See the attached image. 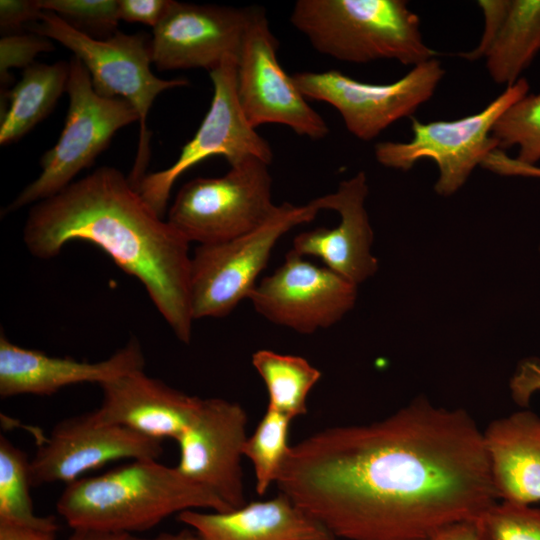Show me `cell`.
Instances as JSON below:
<instances>
[{"label": "cell", "mask_w": 540, "mask_h": 540, "mask_svg": "<svg viewBox=\"0 0 540 540\" xmlns=\"http://www.w3.org/2000/svg\"><path fill=\"white\" fill-rule=\"evenodd\" d=\"M528 92L529 83L520 78L475 114L427 123L412 116V138L407 142L377 143L375 158L385 167L402 171L410 170L421 159H431L439 171L435 191L444 197L451 196L464 185L474 168L498 149L491 136L495 122Z\"/></svg>", "instance_id": "obj_9"}, {"label": "cell", "mask_w": 540, "mask_h": 540, "mask_svg": "<svg viewBox=\"0 0 540 540\" xmlns=\"http://www.w3.org/2000/svg\"><path fill=\"white\" fill-rule=\"evenodd\" d=\"M498 500L531 505L540 501V417L521 410L493 420L483 431Z\"/></svg>", "instance_id": "obj_21"}, {"label": "cell", "mask_w": 540, "mask_h": 540, "mask_svg": "<svg viewBox=\"0 0 540 540\" xmlns=\"http://www.w3.org/2000/svg\"><path fill=\"white\" fill-rule=\"evenodd\" d=\"M291 418L267 408L252 435L248 436L243 447L255 472L256 492L263 495L275 483L291 446L288 444Z\"/></svg>", "instance_id": "obj_26"}, {"label": "cell", "mask_w": 540, "mask_h": 540, "mask_svg": "<svg viewBox=\"0 0 540 540\" xmlns=\"http://www.w3.org/2000/svg\"><path fill=\"white\" fill-rule=\"evenodd\" d=\"M474 525L480 540H540V509L497 501Z\"/></svg>", "instance_id": "obj_28"}, {"label": "cell", "mask_w": 540, "mask_h": 540, "mask_svg": "<svg viewBox=\"0 0 540 540\" xmlns=\"http://www.w3.org/2000/svg\"><path fill=\"white\" fill-rule=\"evenodd\" d=\"M319 211L315 199L305 205L284 202L257 229L225 242L198 245L190 274L194 320L225 317L248 299L278 240L311 222Z\"/></svg>", "instance_id": "obj_8"}, {"label": "cell", "mask_w": 540, "mask_h": 540, "mask_svg": "<svg viewBox=\"0 0 540 540\" xmlns=\"http://www.w3.org/2000/svg\"><path fill=\"white\" fill-rule=\"evenodd\" d=\"M67 540H200L197 534L185 528L178 532H165L152 538H145L135 533L124 531H106L92 529H73Z\"/></svg>", "instance_id": "obj_33"}, {"label": "cell", "mask_w": 540, "mask_h": 540, "mask_svg": "<svg viewBox=\"0 0 540 540\" xmlns=\"http://www.w3.org/2000/svg\"><path fill=\"white\" fill-rule=\"evenodd\" d=\"M103 399L94 412L102 422L143 436L175 441L197 414L202 399L136 371L101 385Z\"/></svg>", "instance_id": "obj_19"}, {"label": "cell", "mask_w": 540, "mask_h": 540, "mask_svg": "<svg viewBox=\"0 0 540 540\" xmlns=\"http://www.w3.org/2000/svg\"><path fill=\"white\" fill-rule=\"evenodd\" d=\"M33 33L52 39L73 52L89 72L97 94L127 100L139 116L138 149L128 178L137 187L147 174L150 136L147 117L156 97L165 90L187 86L186 79H161L151 70V39L143 33L115 31L106 39L90 36L55 13L42 11Z\"/></svg>", "instance_id": "obj_5"}, {"label": "cell", "mask_w": 540, "mask_h": 540, "mask_svg": "<svg viewBox=\"0 0 540 540\" xmlns=\"http://www.w3.org/2000/svg\"><path fill=\"white\" fill-rule=\"evenodd\" d=\"M56 509L73 529L143 532L187 510H232L208 489L157 459H137L67 484Z\"/></svg>", "instance_id": "obj_3"}, {"label": "cell", "mask_w": 540, "mask_h": 540, "mask_svg": "<svg viewBox=\"0 0 540 540\" xmlns=\"http://www.w3.org/2000/svg\"><path fill=\"white\" fill-rule=\"evenodd\" d=\"M481 166L503 176H521L540 179V167L521 163L515 158L509 157L500 149H495L489 153Z\"/></svg>", "instance_id": "obj_36"}, {"label": "cell", "mask_w": 540, "mask_h": 540, "mask_svg": "<svg viewBox=\"0 0 540 540\" xmlns=\"http://www.w3.org/2000/svg\"><path fill=\"white\" fill-rule=\"evenodd\" d=\"M68 77L69 61L34 63L24 69L20 81L7 93L9 106L1 117V145L22 138L53 110L66 91Z\"/></svg>", "instance_id": "obj_22"}, {"label": "cell", "mask_w": 540, "mask_h": 540, "mask_svg": "<svg viewBox=\"0 0 540 540\" xmlns=\"http://www.w3.org/2000/svg\"><path fill=\"white\" fill-rule=\"evenodd\" d=\"M162 441L100 421L94 412L57 423L30 460L33 487L70 484L89 471L119 460L158 459Z\"/></svg>", "instance_id": "obj_14"}, {"label": "cell", "mask_w": 540, "mask_h": 540, "mask_svg": "<svg viewBox=\"0 0 540 540\" xmlns=\"http://www.w3.org/2000/svg\"><path fill=\"white\" fill-rule=\"evenodd\" d=\"M171 0H119L120 20L155 28L165 15Z\"/></svg>", "instance_id": "obj_32"}, {"label": "cell", "mask_w": 540, "mask_h": 540, "mask_svg": "<svg viewBox=\"0 0 540 540\" xmlns=\"http://www.w3.org/2000/svg\"><path fill=\"white\" fill-rule=\"evenodd\" d=\"M38 4L86 34L114 31L120 20L119 0H38Z\"/></svg>", "instance_id": "obj_29"}, {"label": "cell", "mask_w": 540, "mask_h": 540, "mask_svg": "<svg viewBox=\"0 0 540 540\" xmlns=\"http://www.w3.org/2000/svg\"><path fill=\"white\" fill-rule=\"evenodd\" d=\"M30 460L0 435V522L58 531L54 516L35 514L30 494Z\"/></svg>", "instance_id": "obj_25"}, {"label": "cell", "mask_w": 540, "mask_h": 540, "mask_svg": "<svg viewBox=\"0 0 540 540\" xmlns=\"http://www.w3.org/2000/svg\"><path fill=\"white\" fill-rule=\"evenodd\" d=\"M491 136L498 149L518 146L515 159L535 165L540 160V91L527 93L510 105L495 122Z\"/></svg>", "instance_id": "obj_27"}, {"label": "cell", "mask_w": 540, "mask_h": 540, "mask_svg": "<svg viewBox=\"0 0 540 540\" xmlns=\"http://www.w3.org/2000/svg\"><path fill=\"white\" fill-rule=\"evenodd\" d=\"M57 531L0 522V540H56Z\"/></svg>", "instance_id": "obj_37"}, {"label": "cell", "mask_w": 540, "mask_h": 540, "mask_svg": "<svg viewBox=\"0 0 540 540\" xmlns=\"http://www.w3.org/2000/svg\"><path fill=\"white\" fill-rule=\"evenodd\" d=\"M177 519L200 540H336L282 493L225 512L187 510Z\"/></svg>", "instance_id": "obj_20"}, {"label": "cell", "mask_w": 540, "mask_h": 540, "mask_svg": "<svg viewBox=\"0 0 540 540\" xmlns=\"http://www.w3.org/2000/svg\"><path fill=\"white\" fill-rule=\"evenodd\" d=\"M277 48L265 11L256 7L236 67L237 97L246 121L255 129L280 124L300 136L324 138L329 133L326 121L282 68Z\"/></svg>", "instance_id": "obj_12"}, {"label": "cell", "mask_w": 540, "mask_h": 540, "mask_svg": "<svg viewBox=\"0 0 540 540\" xmlns=\"http://www.w3.org/2000/svg\"><path fill=\"white\" fill-rule=\"evenodd\" d=\"M23 240L40 259L58 255L73 240L96 245L142 283L178 340L190 343V242L145 202L120 170L99 167L35 203Z\"/></svg>", "instance_id": "obj_2"}, {"label": "cell", "mask_w": 540, "mask_h": 540, "mask_svg": "<svg viewBox=\"0 0 540 540\" xmlns=\"http://www.w3.org/2000/svg\"><path fill=\"white\" fill-rule=\"evenodd\" d=\"M42 11L38 0H1V29L16 30L31 20H38Z\"/></svg>", "instance_id": "obj_34"}, {"label": "cell", "mask_w": 540, "mask_h": 540, "mask_svg": "<svg viewBox=\"0 0 540 540\" xmlns=\"http://www.w3.org/2000/svg\"><path fill=\"white\" fill-rule=\"evenodd\" d=\"M252 365L268 393L267 408L294 419L307 413V397L321 372L305 358L261 349L252 355Z\"/></svg>", "instance_id": "obj_24"}, {"label": "cell", "mask_w": 540, "mask_h": 540, "mask_svg": "<svg viewBox=\"0 0 540 540\" xmlns=\"http://www.w3.org/2000/svg\"><path fill=\"white\" fill-rule=\"evenodd\" d=\"M66 92L69 106L58 141L43 154L39 176L15 197L5 212L60 192L94 162L119 129L139 122L137 112L127 100L96 93L89 72L75 56L69 60Z\"/></svg>", "instance_id": "obj_7"}, {"label": "cell", "mask_w": 540, "mask_h": 540, "mask_svg": "<svg viewBox=\"0 0 540 540\" xmlns=\"http://www.w3.org/2000/svg\"><path fill=\"white\" fill-rule=\"evenodd\" d=\"M444 74L440 61L432 58L387 84L361 82L337 70L300 72L292 78L307 99L330 104L352 135L370 141L397 120L412 117Z\"/></svg>", "instance_id": "obj_10"}, {"label": "cell", "mask_w": 540, "mask_h": 540, "mask_svg": "<svg viewBox=\"0 0 540 540\" xmlns=\"http://www.w3.org/2000/svg\"><path fill=\"white\" fill-rule=\"evenodd\" d=\"M431 540H480V538L474 522H464L441 530Z\"/></svg>", "instance_id": "obj_38"}, {"label": "cell", "mask_w": 540, "mask_h": 540, "mask_svg": "<svg viewBox=\"0 0 540 540\" xmlns=\"http://www.w3.org/2000/svg\"><path fill=\"white\" fill-rule=\"evenodd\" d=\"M513 398L520 404H527L531 395L540 390V361L526 360L511 381Z\"/></svg>", "instance_id": "obj_35"}, {"label": "cell", "mask_w": 540, "mask_h": 540, "mask_svg": "<svg viewBox=\"0 0 540 540\" xmlns=\"http://www.w3.org/2000/svg\"><path fill=\"white\" fill-rule=\"evenodd\" d=\"M236 67L237 57L227 56L209 72L213 97L195 135L183 146L170 167L147 173L138 184L139 194L160 217H163L176 180L209 157L222 156L230 166L250 156L271 163L273 152L269 143L249 125L240 108Z\"/></svg>", "instance_id": "obj_11"}, {"label": "cell", "mask_w": 540, "mask_h": 540, "mask_svg": "<svg viewBox=\"0 0 540 540\" xmlns=\"http://www.w3.org/2000/svg\"><path fill=\"white\" fill-rule=\"evenodd\" d=\"M369 188L365 172L339 183L335 192L315 198L320 210L340 216L334 228L318 227L299 233L292 243L294 253L313 256L347 281L359 286L378 270L372 254L373 230L365 208Z\"/></svg>", "instance_id": "obj_17"}, {"label": "cell", "mask_w": 540, "mask_h": 540, "mask_svg": "<svg viewBox=\"0 0 540 540\" xmlns=\"http://www.w3.org/2000/svg\"><path fill=\"white\" fill-rule=\"evenodd\" d=\"M276 484L336 540H431L498 501L476 421L425 397L311 434Z\"/></svg>", "instance_id": "obj_1"}, {"label": "cell", "mask_w": 540, "mask_h": 540, "mask_svg": "<svg viewBox=\"0 0 540 540\" xmlns=\"http://www.w3.org/2000/svg\"><path fill=\"white\" fill-rule=\"evenodd\" d=\"M247 423V414L239 403L203 398L194 419L176 440V468L231 509L247 504L241 467Z\"/></svg>", "instance_id": "obj_15"}, {"label": "cell", "mask_w": 540, "mask_h": 540, "mask_svg": "<svg viewBox=\"0 0 540 540\" xmlns=\"http://www.w3.org/2000/svg\"><path fill=\"white\" fill-rule=\"evenodd\" d=\"M511 0H479L478 6L484 15V30L478 45L471 51L460 53L459 56L475 61L486 57L493 45L502 24L506 18Z\"/></svg>", "instance_id": "obj_31"}, {"label": "cell", "mask_w": 540, "mask_h": 540, "mask_svg": "<svg viewBox=\"0 0 540 540\" xmlns=\"http://www.w3.org/2000/svg\"><path fill=\"white\" fill-rule=\"evenodd\" d=\"M357 295L358 286L290 250L248 299L268 321L312 334L339 322L354 307Z\"/></svg>", "instance_id": "obj_13"}, {"label": "cell", "mask_w": 540, "mask_h": 540, "mask_svg": "<svg viewBox=\"0 0 540 540\" xmlns=\"http://www.w3.org/2000/svg\"><path fill=\"white\" fill-rule=\"evenodd\" d=\"M145 358L139 341L131 339L109 358L98 362L49 356L23 348L0 335V396L52 395L76 384L100 386L124 375L144 370Z\"/></svg>", "instance_id": "obj_18"}, {"label": "cell", "mask_w": 540, "mask_h": 540, "mask_svg": "<svg viewBox=\"0 0 540 540\" xmlns=\"http://www.w3.org/2000/svg\"><path fill=\"white\" fill-rule=\"evenodd\" d=\"M540 52V0H511L502 27L486 55L492 80L510 86Z\"/></svg>", "instance_id": "obj_23"}, {"label": "cell", "mask_w": 540, "mask_h": 540, "mask_svg": "<svg viewBox=\"0 0 540 540\" xmlns=\"http://www.w3.org/2000/svg\"><path fill=\"white\" fill-rule=\"evenodd\" d=\"M54 49L50 39L39 34H10L0 40V79L7 84L11 68H27L35 57Z\"/></svg>", "instance_id": "obj_30"}, {"label": "cell", "mask_w": 540, "mask_h": 540, "mask_svg": "<svg viewBox=\"0 0 540 540\" xmlns=\"http://www.w3.org/2000/svg\"><path fill=\"white\" fill-rule=\"evenodd\" d=\"M255 9L171 0L153 28V64L160 71L203 68L211 72L227 56L238 58Z\"/></svg>", "instance_id": "obj_16"}, {"label": "cell", "mask_w": 540, "mask_h": 540, "mask_svg": "<svg viewBox=\"0 0 540 540\" xmlns=\"http://www.w3.org/2000/svg\"><path fill=\"white\" fill-rule=\"evenodd\" d=\"M270 164L250 156L221 177H197L178 191L167 221L190 243L225 242L263 225L276 211Z\"/></svg>", "instance_id": "obj_6"}, {"label": "cell", "mask_w": 540, "mask_h": 540, "mask_svg": "<svg viewBox=\"0 0 540 540\" xmlns=\"http://www.w3.org/2000/svg\"><path fill=\"white\" fill-rule=\"evenodd\" d=\"M290 22L316 51L343 62L387 59L414 67L436 55L404 0H298Z\"/></svg>", "instance_id": "obj_4"}]
</instances>
